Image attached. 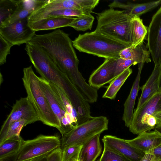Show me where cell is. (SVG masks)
I'll return each mask as SVG.
<instances>
[{"label": "cell", "mask_w": 161, "mask_h": 161, "mask_svg": "<svg viewBox=\"0 0 161 161\" xmlns=\"http://www.w3.org/2000/svg\"><path fill=\"white\" fill-rule=\"evenodd\" d=\"M29 42L45 51L86 101L91 103L97 98V90L86 82L78 69L79 61L68 34L58 29L47 34H36Z\"/></svg>", "instance_id": "cell-1"}, {"label": "cell", "mask_w": 161, "mask_h": 161, "mask_svg": "<svg viewBox=\"0 0 161 161\" xmlns=\"http://www.w3.org/2000/svg\"><path fill=\"white\" fill-rule=\"evenodd\" d=\"M25 50L41 77L56 85L64 92L75 110L78 117L82 118L88 115L91 112L89 103L45 51L30 42L26 43Z\"/></svg>", "instance_id": "cell-2"}, {"label": "cell", "mask_w": 161, "mask_h": 161, "mask_svg": "<svg viewBox=\"0 0 161 161\" xmlns=\"http://www.w3.org/2000/svg\"><path fill=\"white\" fill-rule=\"evenodd\" d=\"M74 47L80 52L106 58L117 59L124 49L130 47L95 30L79 34L72 41Z\"/></svg>", "instance_id": "cell-3"}, {"label": "cell", "mask_w": 161, "mask_h": 161, "mask_svg": "<svg viewBox=\"0 0 161 161\" xmlns=\"http://www.w3.org/2000/svg\"><path fill=\"white\" fill-rule=\"evenodd\" d=\"M22 80L27 97L43 124L56 128L60 132L59 122L52 110L40 87L39 77L35 73L32 66L23 70Z\"/></svg>", "instance_id": "cell-4"}, {"label": "cell", "mask_w": 161, "mask_h": 161, "mask_svg": "<svg viewBox=\"0 0 161 161\" xmlns=\"http://www.w3.org/2000/svg\"><path fill=\"white\" fill-rule=\"evenodd\" d=\"M97 14V25L96 30L131 46L130 23L132 17L127 11L109 8Z\"/></svg>", "instance_id": "cell-5"}, {"label": "cell", "mask_w": 161, "mask_h": 161, "mask_svg": "<svg viewBox=\"0 0 161 161\" xmlns=\"http://www.w3.org/2000/svg\"><path fill=\"white\" fill-rule=\"evenodd\" d=\"M108 120L105 116L93 117L77 125L62 136V149L76 144L84 145L93 137L108 129Z\"/></svg>", "instance_id": "cell-6"}, {"label": "cell", "mask_w": 161, "mask_h": 161, "mask_svg": "<svg viewBox=\"0 0 161 161\" xmlns=\"http://www.w3.org/2000/svg\"><path fill=\"white\" fill-rule=\"evenodd\" d=\"M61 146V141L57 136L40 135L31 140L22 139L19 150L14 155L13 161H28L47 155Z\"/></svg>", "instance_id": "cell-7"}, {"label": "cell", "mask_w": 161, "mask_h": 161, "mask_svg": "<svg viewBox=\"0 0 161 161\" xmlns=\"http://www.w3.org/2000/svg\"><path fill=\"white\" fill-rule=\"evenodd\" d=\"M26 120L28 125L37 121L40 119L33 106L28 98L21 97L16 101L12 106V110L4 122L0 131V143L5 138L8 128L15 122Z\"/></svg>", "instance_id": "cell-8"}, {"label": "cell", "mask_w": 161, "mask_h": 161, "mask_svg": "<svg viewBox=\"0 0 161 161\" xmlns=\"http://www.w3.org/2000/svg\"><path fill=\"white\" fill-rule=\"evenodd\" d=\"M161 111V91L160 90L137 111L134 112L129 127L130 131L139 135L150 131L147 124V119Z\"/></svg>", "instance_id": "cell-9"}, {"label": "cell", "mask_w": 161, "mask_h": 161, "mask_svg": "<svg viewBox=\"0 0 161 161\" xmlns=\"http://www.w3.org/2000/svg\"><path fill=\"white\" fill-rule=\"evenodd\" d=\"M39 80L42 92L59 122L60 133L62 136L77 125V123L59 104L53 94L49 82L41 77H39Z\"/></svg>", "instance_id": "cell-10"}, {"label": "cell", "mask_w": 161, "mask_h": 161, "mask_svg": "<svg viewBox=\"0 0 161 161\" xmlns=\"http://www.w3.org/2000/svg\"><path fill=\"white\" fill-rule=\"evenodd\" d=\"M28 25V18L0 27V35L13 46L30 42L36 34Z\"/></svg>", "instance_id": "cell-11"}, {"label": "cell", "mask_w": 161, "mask_h": 161, "mask_svg": "<svg viewBox=\"0 0 161 161\" xmlns=\"http://www.w3.org/2000/svg\"><path fill=\"white\" fill-rule=\"evenodd\" d=\"M147 47L154 65L161 64V6L148 28Z\"/></svg>", "instance_id": "cell-12"}, {"label": "cell", "mask_w": 161, "mask_h": 161, "mask_svg": "<svg viewBox=\"0 0 161 161\" xmlns=\"http://www.w3.org/2000/svg\"><path fill=\"white\" fill-rule=\"evenodd\" d=\"M104 145L130 161H141L145 153L129 144L126 141L114 136H104Z\"/></svg>", "instance_id": "cell-13"}, {"label": "cell", "mask_w": 161, "mask_h": 161, "mask_svg": "<svg viewBox=\"0 0 161 161\" xmlns=\"http://www.w3.org/2000/svg\"><path fill=\"white\" fill-rule=\"evenodd\" d=\"M117 59L106 58L90 75L88 84L92 87L99 89L115 78Z\"/></svg>", "instance_id": "cell-14"}, {"label": "cell", "mask_w": 161, "mask_h": 161, "mask_svg": "<svg viewBox=\"0 0 161 161\" xmlns=\"http://www.w3.org/2000/svg\"><path fill=\"white\" fill-rule=\"evenodd\" d=\"M161 81V64L154 65L151 75L141 87L142 93L134 112L138 110L159 91Z\"/></svg>", "instance_id": "cell-15"}, {"label": "cell", "mask_w": 161, "mask_h": 161, "mask_svg": "<svg viewBox=\"0 0 161 161\" xmlns=\"http://www.w3.org/2000/svg\"><path fill=\"white\" fill-rule=\"evenodd\" d=\"M126 141L130 145L145 153L161 145V135L155 130L147 131L133 139Z\"/></svg>", "instance_id": "cell-16"}, {"label": "cell", "mask_w": 161, "mask_h": 161, "mask_svg": "<svg viewBox=\"0 0 161 161\" xmlns=\"http://www.w3.org/2000/svg\"><path fill=\"white\" fill-rule=\"evenodd\" d=\"M144 64V63L138 64L137 75L133 84L129 94L124 105L122 119L125 122V126L129 128L131 124L134 113V108L139 90L141 73Z\"/></svg>", "instance_id": "cell-17"}, {"label": "cell", "mask_w": 161, "mask_h": 161, "mask_svg": "<svg viewBox=\"0 0 161 161\" xmlns=\"http://www.w3.org/2000/svg\"><path fill=\"white\" fill-rule=\"evenodd\" d=\"M75 18L67 17L46 18L35 21H28V24L35 31L52 30L68 26Z\"/></svg>", "instance_id": "cell-18"}, {"label": "cell", "mask_w": 161, "mask_h": 161, "mask_svg": "<svg viewBox=\"0 0 161 161\" xmlns=\"http://www.w3.org/2000/svg\"><path fill=\"white\" fill-rule=\"evenodd\" d=\"M150 54L149 51L143 43L136 47L130 46L124 49L119 56L121 58L133 60L139 64L150 62Z\"/></svg>", "instance_id": "cell-19"}, {"label": "cell", "mask_w": 161, "mask_h": 161, "mask_svg": "<svg viewBox=\"0 0 161 161\" xmlns=\"http://www.w3.org/2000/svg\"><path fill=\"white\" fill-rule=\"evenodd\" d=\"M100 135H96L83 145L80 154L79 161H95L99 156L102 152Z\"/></svg>", "instance_id": "cell-20"}, {"label": "cell", "mask_w": 161, "mask_h": 161, "mask_svg": "<svg viewBox=\"0 0 161 161\" xmlns=\"http://www.w3.org/2000/svg\"><path fill=\"white\" fill-rule=\"evenodd\" d=\"M131 46L136 47L143 43L147 35L148 28L143 24L139 17L132 18L130 23Z\"/></svg>", "instance_id": "cell-21"}, {"label": "cell", "mask_w": 161, "mask_h": 161, "mask_svg": "<svg viewBox=\"0 0 161 161\" xmlns=\"http://www.w3.org/2000/svg\"><path fill=\"white\" fill-rule=\"evenodd\" d=\"M132 73V70L129 68L117 76L110 83L102 97L114 99L118 92Z\"/></svg>", "instance_id": "cell-22"}, {"label": "cell", "mask_w": 161, "mask_h": 161, "mask_svg": "<svg viewBox=\"0 0 161 161\" xmlns=\"http://www.w3.org/2000/svg\"><path fill=\"white\" fill-rule=\"evenodd\" d=\"M49 83L53 94L59 104L66 112L72 116L77 124V113L66 95L58 87Z\"/></svg>", "instance_id": "cell-23"}, {"label": "cell", "mask_w": 161, "mask_h": 161, "mask_svg": "<svg viewBox=\"0 0 161 161\" xmlns=\"http://www.w3.org/2000/svg\"><path fill=\"white\" fill-rule=\"evenodd\" d=\"M22 138H14L0 143V159L17 153L19 150Z\"/></svg>", "instance_id": "cell-24"}, {"label": "cell", "mask_w": 161, "mask_h": 161, "mask_svg": "<svg viewBox=\"0 0 161 161\" xmlns=\"http://www.w3.org/2000/svg\"><path fill=\"white\" fill-rule=\"evenodd\" d=\"M17 7L13 14L0 24V27H4L18 21L28 18L33 13L22 3L21 0H17Z\"/></svg>", "instance_id": "cell-25"}, {"label": "cell", "mask_w": 161, "mask_h": 161, "mask_svg": "<svg viewBox=\"0 0 161 161\" xmlns=\"http://www.w3.org/2000/svg\"><path fill=\"white\" fill-rule=\"evenodd\" d=\"M161 0L150 2L140 4L131 3L130 9L127 12L131 17H139L159 5Z\"/></svg>", "instance_id": "cell-26"}, {"label": "cell", "mask_w": 161, "mask_h": 161, "mask_svg": "<svg viewBox=\"0 0 161 161\" xmlns=\"http://www.w3.org/2000/svg\"><path fill=\"white\" fill-rule=\"evenodd\" d=\"M94 20V18L91 14L75 17L68 26L72 27L77 31H85L91 29Z\"/></svg>", "instance_id": "cell-27"}, {"label": "cell", "mask_w": 161, "mask_h": 161, "mask_svg": "<svg viewBox=\"0 0 161 161\" xmlns=\"http://www.w3.org/2000/svg\"><path fill=\"white\" fill-rule=\"evenodd\" d=\"M83 145L76 144L62 149L61 161H79L80 154Z\"/></svg>", "instance_id": "cell-28"}, {"label": "cell", "mask_w": 161, "mask_h": 161, "mask_svg": "<svg viewBox=\"0 0 161 161\" xmlns=\"http://www.w3.org/2000/svg\"><path fill=\"white\" fill-rule=\"evenodd\" d=\"M17 7V0H0V24L13 14Z\"/></svg>", "instance_id": "cell-29"}, {"label": "cell", "mask_w": 161, "mask_h": 161, "mask_svg": "<svg viewBox=\"0 0 161 161\" xmlns=\"http://www.w3.org/2000/svg\"><path fill=\"white\" fill-rule=\"evenodd\" d=\"M90 14L76 9H64L52 11L47 14L43 19L59 17H77L86 16Z\"/></svg>", "instance_id": "cell-30"}, {"label": "cell", "mask_w": 161, "mask_h": 161, "mask_svg": "<svg viewBox=\"0 0 161 161\" xmlns=\"http://www.w3.org/2000/svg\"><path fill=\"white\" fill-rule=\"evenodd\" d=\"M28 125L27 121L25 120H20L12 123L8 128L3 142L13 138H20L21 137L20 134L22 129Z\"/></svg>", "instance_id": "cell-31"}, {"label": "cell", "mask_w": 161, "mask_h": 161, "mask_svg": "<svg viewBox=\"0 0 161 161\" xmlns=\"http://www.w3.org/2000/svg\"><path fill=\"white\" fill-rule=\"evenodd\" d=\"M98 161H130L104 145L102 154Z\"/></svg>", "instance_id": "cell-32"}, {"label": "cell", "mask_w": 161, "mask_h": 161, "mask_svg": "<svg viewBox=\"0 0 161 161\" xmlns=\"http://www.w3.org/2000/svg\"><path fill=\"white\" fill-rule=\"evenodd\" d=\"M13 45L0 35V65L6 62L7 55L10 54L11 48Z\"/></svg>", "instance_id": "cell-33"}, {"label": "cell", "mask_w": 161, "mask_h": 161, "mask_svg": "<svg viewBox=\"0 0 161 161\" xmlns=\"http://www.w3.org/2000/svg\"><path fill=\"white\" fill-rule=\"evenodd\" d=\"M137 64L136 62L132 60L124 59L120 58L117 59L115 78L132 65H135Z\"/></svg>", "instance_id": "cell-34"}, {"label": "cell", "mask_w": 161, "mask_h": 161, "mask_svg": "<svg viewBox=\"0 0 161 161\" xmlns=\"http://www.w3.org/2000/svg\"><path fill=\"white\" fill-rule=\"evenodd\" d=\"M62 152L60 147L54 150L47 155V161H61Z\"/></svg>", "instance_id": "cell-35"}, {"label": "cell", "mask_w": 161, "mask_h": 161, "mask_svg": "<svg viewBox=\"0 0 161 161\" xmlns=\"http://www.w3.org/2000/svg\"><path fill=\"white\" fill-rule=\"evenodd\" d=\"M154 159L161 161V145L152 151Z\"/></svg>", "instance_id": "cell-36"}, {"label": "cell", "mask_w": 161, "mask_h": 161, "mask_svg": "<svg viewBox=\"0 0 161 161\" xmlns=\"http://www.w3.org/2000/svg\"><path fill=\"white\" fill-rule=\"evenodd\" d=\"M154 159L152 151L145 153L141 161H153Z\"/></svg>", "instance_id": "cell-37"}, {"label": "cell", "mask_w": 161, "mask_h": 161, "mask_svg": "<svg viewBox=\"0 0 161 161\" xmlns=\"http://www.w3.org/2000/svg\"><path fill=\"white\" fill-rule=\"evenodd\" d=\"M47 155H45L37 157L28 161H47Z\"/></svg>", "instance_id": "cell-38"}, {"label": "cell", "mask_w": 161, "mask_h": 161, "mask_svg": "<svg viewBox=\"0 0 161 161\" xmlns=\"http://www.w3.org/2000/svg\"><path fill=\"white\" fill-rule=\"evenodd\" d=\"M154 116L156 119V126L161 125V111L155 114Z\"/></svg>", "instance_id": "cell-39"}, {"label": "cell", "mask_w": 161, "mask_h": 161, "mask_svg": "<svg viewBox=\"0 0 161 161\" xmlns=\"http://www.w3.org/2000/svg\"><path fill=\"white\" fill-rule=\"evenodd\" d=\"M154 129L155 131H157L161 135V125L156 126Z\"/></svg>", "instance_id": "cell-40"}, {"label": "cell", "mask_w": 161, "mask_h": 161, "mask_svg": "<svg viewBox=\"0 0 161 161\" xmlns=\"http://www.w3.org/2000/svg\"><path fill=\"white\" fill-rule=\"evenodd\" d=\"M153 161H159V160H155L154 159L153 160Z\"/></svg>", "instance_id": "cell-41"}, {"label": "cell", "mask_w": 161, "mask_h": 161, "mask_svg": "<svg viewBox=\"0 0 161 161\" xmlns=\"http://www.w3.org/2000/svg\"><path fill=\"white\" fill-rule=\"evenodd\" d=\"M160 90L161 91V87H160Z\"/></svg>", "instance_id": "cell-42"}]
</instances>
